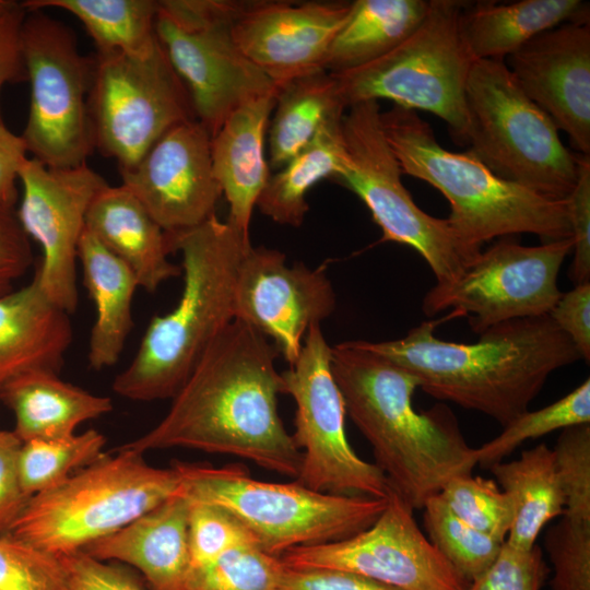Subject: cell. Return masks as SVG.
<instances>
[{
  "instance_id": "6da1fadb",
  "label": "cell",
  "mask_w": 590,
  "mask_h": 590,
  "mask_svg": "<svg viewBox=\"0 0 590 590\" xmlns=\"http://www.w3.org/2000/svg\"><path fill=\"white\" fill-rule=\"evenodd\" d=\"M268 338L234 319L211 343L151 430L120 449L189 448L231 455L297 479L302 451L278 410L283 393Z\"/></svg>"
},
{
  "instance_id": "7a4b0ae2",
  "label": "cell",
  "mask_w": 590,
  "mask_h": 590,
  "mask_svg": "<svg viewBox=\"0 0 590 590\" xmlns=\"http://www.w3.org/2000/svg\"><path fill=\"white\" fill-rule=\"evenodd\" d=\"M436 324L424 321L396 340L359 342L414 375L427 394L503 427L528 411L553 371L581 358L548 314L500 322L471 344L438 339Z\"/></svg>"
},
{
  "instance_id": "3957f363",
  "label": "cell",
  "mask_w": 590,
  "mask_h": 590,
  "mask_svg": "<svg viewBox=\"0 0 590 590\" xmlns=\"http://www.w3.org/2000/svg\"><path fill=\"white\" fill-rule=\"evenodd\" d=\"M331 368L345 411L373 448L376 465L413 509H423L453 477L472 474L476 448L442 405L413 406L417 378L365 349L359 340L331 347Z\"/></svg>"
},
{
  "instance_id": "277c9868",
  "label": "cell",
  "mask_w": 590,
  "mask_h": 590,
  "mask_svg": "<svg viewBox=\"0 0 590 590\" xmlns=\"http://www.w3.org/2000/svg\"><path fill=\"white\" fill-rule=\"evenodd\" d=\"M182 255L184 287L176 307L150 321L114 391L133 401L172 399L216 337L234 320L239 263L250 239L216 215L170 234Z\"/></svg>"
},
{
  "instance_id": "5b68a950",
  "label": "cell",
  "mask_w": 590,
  "mask_h": 590,
  "mask_svg": "<svg viewBox=\"0 0 590 590\" xmlns=\"http://www.w3.org/2000/svg\"><path fill=\"white\" fill-rule=\"evenodd\" d=\"M381 128L402 174L437 189L450 205L447 221L467 243L533 234L543 243L571 238L567 200L536 194L502 179L470 151L444 149L417 111L393 105Z\"/></svg>"
},
{
  "instance_id": "8992f818",
  "label": "cell",
  "mask_w": 590,
  "mask_h": 590,
  "mask_svg": "<svg viewBox=\"0 0 590 590\" xmlns=\"http://www.w3.org/2000/svg\"><path fill=\"white\" fill-rule=\"evenodd\" d=\"M30 498L10 535L52 555L82 551L181 489L178 471L117 448Z\"/></svg>"
},
{
  "instance_id": "52a82bcc",
  "label": "cell",
  "mask_w": 590,
  "mask_h": 590,
  "mask_svg": "<svg viewBox=\"0 0 590 590\" xmlns=\"http://www.w3.org/2000/svg\"><path fill=\"white\" fill-rule=\"evenodd\" d=\"M174 467L189 498L226 509L251 532L258 547L273 556L350 538L370 527L387 505V498L322 493L296 481H259L241 465Z\"/></svg>"
},
{
  "instance_id": "ba28073f",
  "label": "cell",
  "mask_w": 590,
  "mask_h": 590,
  "mask_svg": "<svg viewBox=\"0 0 590 590\" xmlns=\"http://www.w3.org/2000/svg\"><path fill=\"white\" fill-rule=\"evenodd\" d=\"M469 151L496 176L552 200L577 184L581 154L515 82L500 59L474 60L465 86Z\"/></svg>"
},
{
  "instance_id": "9c48e42d",
  "label": "cell",
  "mask_w": 590,
  "mask_h": 590,
  "mask_svg": "<svg viewBox=\"0 0 590 590\" xmlns=\"http://www.w3.org/2000/svg\"><path fill=\"white\" fill-rule=\"evenodd\" d=\"M465 1L429 0L417 28L378 59L332 73L344 105L389 99L432 113L447 123L452 140L468 143L465 86L474 59L460 32Z\"/></svg>"
},
{
  "instance_id": "30bf717a",
  "label": "cell",
  "mask_w": 590,
  "mask_h": 590,
  "mask_svg": "<svg viewBox=\"0 0 590 590\" xmlns=\"http://www.w3.org/2000/svg\"><path fill=\"white\" fill-rule=\"evenodd\" d=\"M243 1H157L155 34L213 137L240 106L276 93L272 81L239 49L233 24Z\"/></svg>"
},
{
  "instance_id": "8fae6325",
  "label": "cell",
  "mask_w": 590,
  "mask_h": 590,
  "mask_svg": "<svg viewBox=\"0 0 590 590\" xmlns=\"http://www.w3.org/2000/svg\"><path fill=\"white\" fill-rule=\"evenodd\" d=\"M342 119L350 164L338 181L368 208L381 228V241L412 247L427 262L437 283L455 281L477 258L481 247L463 240L447 219L424 212L402 182L376 101L351 105Z\"/></svg>"
},
{
  "instance_id": "7c38bea8",
  "label": "cell",
  "mask_w": 590,
  "mask_h": 590,
  "mask_svg": "<svg viewBox=\"0 0 590 590\" xmlns=\"http://www.w3.org/2000/svg\"><path fill=\"white\" fill-rule=\"evenodd\" d=\"M21 44L31 85L22 135L27 152L51 168L84 164L95 148L88 111L93 59L80 54L69 27L42 10L26 12Z\"/></svg>"
},
{
  "instance_id": "4fadbf2b",
  "label": "cell",
  "mask_w": 590,
  "mask_h": 590,
  "mask_svg": "<svg viewBox=\"0 0 590 590\" xmlns=\"http://www.w3.org/2000/svg\"><path fill=\"white\" fill-rule=\"evenodd\" d=\"M88 111L95 148L114 157L119 169L133 167L175 126L197 119L160 43L145 56L97 52Z\"/></svg>"
},
{
  "instance_id": "5bb4252c",
  "label": "cell",
  "mask_w": 590,
  "mask_h": 590,
  "mask_svg": "<svg viewBox=\"0 0 590 590\" xmlns=\"http://www.w3.org/2000/svg\"><path fill=\"white\" fill-rule=\"evenodd\" d=\"M296 404L292 438L302 452L299 484L322 493L388 498L392 487L375 464L357 456L345 433V404L320 323L309 327L298 358L281 374Z\"/></svg>"
},
{
  "instance_id": "9a60e30c",
  "label": "cell",
  "mask_w": 590,
  "mask_h": 590,
  "mask_svg": "<svg viewBox=\"0 0 590 590\" xmlns=\"http://www.w3.org/2000/svg\"><path fill=\"white\" fill-rule=\"evenodd\" d=\"M573 238L523 246L512 236L498 238L455 281L425 295L426 316L450 310L482 333L500 322L547 315L560 296L557 280L573 252Z\"/></svg>"
},
{
  "instance_id": "2e32d148",
  "label": "cell",
  "mask_w": 590,
  "mask_h": 590,
  "mask_svg": "<svg viewBox=\"0 0 590 590\" xmlns=\"http://www.w3.org/2000/svg\"><path fill=\"white\" fill-rule=\"evenodd\" d=\"M290 569H334L402 590H469L418 528L413 509L392 489L367 529L344 540L293 547L280 556Z\"/></svg>"
},
{
  "instance_id": "e0dca14e",
  "label": "cell",
  "mask_w": 590,
  "mask_h": 590,
  "mask_svg": "<svg viewBox=\"0 0 590 590\" xmlns=\"http://www.w3.org/2000/svg\"><path fill=\"white\" fill-rule=\"evenodd\" d=\"M23 196L16 216L42 247L35 276L47 297L69 315L79 302L76 261L87 210L108 184L86 165L51 168L26 157L20 168Z\"/></svg>"
},
{
  "instance_id": "ac0fdd59",
  "label": "cell",
  "mask_w": 590,
  "mask_h": 590,
  "mask_svg": "<svg viewBox=\"0 0 590 590\" xmlns=\"http://www.w3.org/2000/svg\"><path fill=\"white\" fill-rule=\"evenodd\" d=\"M335 308V294L323 268L286 264L278 249L250 246L239 263L234 319L255 328L290 365L298 358L310 326Z\"/></svg>"
},
{
  "instance_id": "d6986e66",
  "label": "cell",
  "mask_w": 590,
  "mask_h": 590,
  "mask_svg": "<svg viewBox=\"0 0 590 590\" xmlns=\"http://www.w3.org/2000/svg\"><path fill=\"white\" fill-rule=\"evenodd\" d=\"M119 170L121 185L166 233L192 229L216 215L223 193L213 173L211 135L197 119L175 126L133 167Z\"/></svg>"
},
{
  "instance_id": "ffe728a7",
  "label": "cell",
  "mask_w": 590,
  "mask_h": 590,
  "mask_svg": "<svg viewBox=\"0 0 590 590\" xmlns=\"http://www.w3.org/2000/svg\"><path fill=\"white\" fill-rule=\"evenodd\" d=\"M350 9L347 1H243L233 36L279 88L326 70L330 45Z\"/></svg>"
},
{
  "instance_id": "44dd1931",
  "label": "cell",
  "mask_w": 590,
  "mask_h": 590,
  "mask_svg": "<svg viewBox=\"0 0 590 590\" xmlns=\"http://www.w3.org/2000/svg\"><path fill=\"white\" fill-rule=\"evenodd\" d=\"M508 58L519 88L590 155V22L544 31Z\"/></svg>"
},
{
  "instance_id": "7402d4cb",
  "label": "cell",
  "mask_w": 590,
  "mask_h": 590,
  "mask_svg": "<svg viewBox=\"0 0 590 590\" xmlns=\"http://www.w3.org/2000/svg\"><path fill=\"white\" fill-rule=\"evenodd\" d=\"M188 510L189 498L181 487L152 510L82 551L103 562L133 566L149 590H182L190 571Z\"/></svg>"
},
{
  "instance_id": "603a6c76",
  "label": "cell",
  "mask_w": 590,
  "mask_h": 590,
  "mask_svg": "<svg viewBox=\"0 0 590 590\" xmlns=\"http://www.w3.org/2000/svg\"><path fill=\"white\" fill-rule=\"evenodd\" d=\"M276 93L240 106L211 137L213 173L229 204L227 222L247 239L253 209L271 175L264 137Z\"/></svg>"
},
{
  "instance_id": "cb8c5ba5",
  "label": "cell",
  "mask_w": 590,
  "mask_h": 590,
  "mask_svg": "<svg viewBox=\"0 0 590 590\" xmlns=\"http://www.w3.org/2000/svg\"><path fill=\"white\" fill-rule=\"evenodd\" d=\"M85 229L125 262L139 287L154 293L158 286L181 275V267L170 262L175 252L172 236L149 214L125 186H106L93 199Z\"/></svg>"
},
{
  "instance_id": "d4e9b609",
  "label": "cell",
  "mask_w": 590,
  "mask_h": 590,
  "mask_svg": "<svg viewBox=\"0 0 590 590\" xmlns=\"http://www.w3.org/2000/svg\"><path fill=\"white\" fill-rule=\"evenodd\" d=\"M72 339L69 314L47 297L35 275L0 294V388L28 371L58 374Z\"/></svg>"
},
{
  "instance_id": "484cf974",
  "label": "cell",
  "mask_w": 590,
  "mask_h": 590,
  "mask_svg": "<svg viewBox=\"0 0 590 590\" xmlns=\"http://www.w3.org/2000/svg\"><path fill=\"white\" fill-rule=\"evenodd\" d=\"M569 22H590V4L582 0H521L467 2L460 32L474 60L509 57L544 31Z\"/></svg>"
},
{
  "instance_id": "4316f807",
  "label": "cell",
  "mask_w": 590,
  "mask_h": 590,
  "mask_svg": "<svg viewBox=\"0 0 590 590\" xmlns=\"http://www.w3.org/2000/svg\"><path fill=\"white\" fill-rule=\"evenodd\" d=\"M0 398L14 414L13 432L22 442L72 436L80 424L113 410L110 398L91 393L47 370L12 378L0 388Z\"/></svg>"
},
{
  "instance_id": "83f0119b",
  "label": "cell",
  "mask_w": 590,
  "mask_h": 590,
  "mask_svg": "<svg viewBox=\"0 0 590 590\" xmlns=\"http://www.w3.org/2000/svg\"><path fill=\"white\" fill-rule=\"evenodd\" d=\"M84 286L94 303L87 359L91 368L114 366L132 330V299L139 287L129 267L84 229L78 249Z\"/></svg>"
},
{
  "instance_id": "f1b7e54d",
  "label": "cell",
  "mask_w": 590,
  "mask_h": 590,
  "mask_svg": "<svg viewBox=\"0 0 590 590\" xmlns=\"http://www.w3.org/2000/svg\"><path fill=\"white\" fill-rule=\"evenodd\" d=\"M330 118L282 168L271 174L260 193L259 210L275 223L300 226L308 212L307 192L320 180L338 179L350 164L342 119Z\"/></svg>"
},
{
  "instance_id": "f546056e",
  "label": "cell",
  "mask_w": 590,
  "mask_h": 590,
  "mask_svg": "<svg viewBox=\"0 0 590 590\" xmlns=\"http://www.w3.org/2000/svg\"><path fill=\"white\" fill-rule=\"evenodd\" d=\"M429 0H355L335 34L326 61L331 73L349 71L386 55L422 23Z\"/></svg>"
},
{
  "instance_id": "4dcf8cb0",
  "label": "cell",
  "mask_w": 590,
  "mask_h": 590,
  "mask_svg": "<svg viewBox=\"0 0 590 590\" xmlns=\"http://www.w3.org/2000/svg\"><path fill=\"white\" fill-rule=\"evenodd\" d=\"M488 469L514 504V519L505 541L531 548L544 526L562 516L565 508L553 449L540 444L523 450L518 459Z\"/></svg>"
},
{
  "instance_id": "1f68e13d",
  "label": "cell",
  "mask_w": 590,
  "mask_h": 590,
  "mask_svg": "<svg viewBox=\"0 0 590 590\" xmlns=\"http://www.w3.org/2000/svg\"><path fill=\"white\" fill-rule=\"evenodd\" d=\"M334 75L315 72L278 88L269 129V167L282 168L330 118L344 114Z\"/></svg>"
},
{
  "instance_id": "d6a6232c",
  "label": "cell",
  "mask_w": 590,
  "mask_h": 590,
  "mask_svg": "<svg viewBox=\"0 0 590 590\" xmlns=\"http://www.w3.org/2000/svg\"><path fill=\"white\" fill-rule=\"evenodd\" d=\"M27 10L58 8L74 15L93 38L97 52L145 56L158 45L157 1L152 0H28Z\"/></svg>"
},
{
  "instance_id": "836d02e7",
  "label": "cell",
  "mask_w": 590,
  "mask_h": 590,
  "mask_svg": "<svg viewBox=\"0 0 590 590\" xmlns=\"http://www.w3.org/2000/svg\"><path fill=\"white\" fill-rule=\"evenodd\" d=\"M106 439L95 429L55 439L23 441L17 467L22 488L31 498L93 463L103 453Z\"/></svg>"
},
{
  "instance_id": "e575fe53",
  "label": "cell",
  "mask_w": 590,
  "mask_h": 590,
  "mask_svg": "<svg viewBox=\"0 0 590 590\" xmlns=\"http://www.w3.org/2000/svg\"><path fill=\"white\" fill-rule=\"evenodd\" d=\"M428 540L469 583L494 562L504 542L458 518L437 494L423 507Z\"/></svg>"
},
{
  "instance_id": "d590c367",
  "label": "cell",
  "mask_w": 590,
  "mask_h": 590,
  "mask_svg": "<svg viewBox=\"0 0 590 590\" xmlns=\"http://www.w3.org/2000/svg\"><path fill=\"white\" fill-rule=\"evenodd\" d=\"M590 423V379L565 397L536 411H526L504 426L502 433L476 448L484 468L504 461L517 447L556 429Z\"/></svg>"
},
{
  "instance_id": "8d00e7d4",
  "label": "cell",
  "mask_w": 590,
  "mask_h": 590,
  "mask_svg": "<svg viewBox=\"0 0 590 590\" xmlns=\"http://www.w3.org/2000/svg\"><path fill=\"white\" fill-rule=\"evenodd\" d=\"M285 575L279 556L246 544L191 568L182 590H288Z\"/></svg>"
},
{
  "instance_id": "74e56055",
  "label": "cell",
  "mask_w": 590,
  "mask_h": 590,
  "mask_svg": "<svg viewBox=\"0 0 590 590\" xmlns=\"http://www.w3.org/2000/svg\"><path fill=\"white\" fill-rule=\"evenodd\" d=\"M438 495L465 523L505 542L514 519V504L495 481L460 475L450 480Z\"/></svg>"
},
{
  "instance_id": "f35d334b",
  "label": "cell",
  "mask_w": 590,
  "mask_h": 590,
  "mask_svg": "<svg viewBox=\"0 0 590 590\" xmlns=\"http://www.w3.org/2000/svg\"><path fill=\"white\" fill-rule=\"evenodd\" d=\"M246 544L257 545L251 532L234 515L216 505L189 498L190 569Z\"/></svg>"
},
{
  "instance_id": "ab89813d",
  "label": "cell",
  "mask_w": 590,
  "mask_h": 590,
  "mask_svg": "<svg viewBox=\"0 0 590 590\" xmlns=\"http://www.w3.org/2000/svg\"><path fill=\"white\" fill-rule=\"evenodd\" d=\"M553 451L565 497L563 516L590 522V425L562 429Z\"/></svg>"
},
{
  "instance_id": "60d3db41",
  "label": "cell",
  "mask_w": 590,
  "mask_h": 590,
  "mask_svg": "<svg viewBox=\"0 0 590 590\" xmlns=\"http://www.w3.org/2000/svg\"><path fill=\"white\" fill-rule=\"evenodd\" d=\"M0 590H66L60 556L0 535Z\"/></svg>"
},
{
  "instance_id": "b9f144b4",
  "label": "cell",
  "mask_w": 590,
  "mask_h": 590,
  "mask_svg": "<svg viewBox=\"0 0 590 590\" xmlns=\"http://www.w3.org/2000/svg\"><path fill=\"white\" fill-rule=\"evenodd\" d=\"M552 590H590V522L563 516L545 534Z\"/></svg>"
},
{
  "instance_id": "7bdbcfd3",
  "label": "cell",
  "mask_w": 590,
  "mask_h": 590,
  "mask_svg": "<svg viewBox=\"0 0 590 590\" xmlns=\"http://www.w3.org/2000/svg\"><path fill=\"white\" fill-rule=\"evenodd\" d=\"M548 573L540 546L520 548L505 541L494 562L470 583L469 590H540Z\"/></svg>"
},
{
  "instance_id": "ee69618b",
  "label": "cell",
  "mask_w": 590,
  "mask_h": 590,
  "mask_svg": "<svg viewBox=\"0 0 590 590\" xmlns=\"http://www.w3.org/2000/svg\"><path fill=\"white\" fill-rule=\"evenodd\" d=\"M66 590H149L129 569L96 559L84 551L61 555Z\"/></svg>"
},
{
  "instance_id": "f6af8a7d",
  "label": "cell",
  "mask_w": 590,
  "mask_h": 590,
  "mask_svg": "<svg viewBox=\"0 0 590 590\" xmlns=\"http://www.w3.org/2000/svg\"><path fill=\"white\" fill-rule=\"evenodd\" d=\"M566 200L574 243L570 278L578 285L590 280V155H581L577 184Z\"/></svg>"
},
{
  "instance_id": "bcb514c9",
  "label": "cell",
  "mask_w": 590,
  "mask_h": 590,
  "mask_svg": "<svg viewBox=\"0 0 590 590\" xmlns=\"http://www.w3.org/2000/svg\"><path fill=\"white\" fill-rule=\"evenodd\" d=\"M21 445L14 432L0 430V535L10 533L30 500L19 475Z\"/></svg>"
},
{
  "instance_id": "7dc6e473",
  "label": "cell",
  "mask_w": 590,
  "mask_h": 590,
  "mask_svg": "<svg viewBox=\"0 0 590 590\" xmlns=\"http://www.w3.org/2000/svg\"><path fill=\"white\" fill-rule=\"evenodd\" d=\"M33 262L30 239L13 208L0 203V294L12 291Z\"/></svg>"
},
{
  "instance_id": "c3c4849f",
  "label": "cell",
  "mask_w": 590,
  "mask_h": 590,
  "mask_svg": "<svg viewBox=\"0 0 590 590\" xmlns=\"http://www.w3.org/2000/svg\"><path fill=\"white\" fill-rule=\"evenodd\" d=\"M556 326L571 340L581 358L590 359V283L575 285L560 294L548 312Z\"/></svg>"
},
{
  "instance_id": "681fc988",
  "label": "cell",
  "mask_w": 590,
  "mask_h": 590,
  "mask_svg": "<svg viewBox=\"0 0 590 590\" xmlns=\"http://www.w3.org/2000/svg\"><path fill=\"white\" fill-rule=\"evenodd\" d=\"M26 12L22 2L16 1L0 10V90L8 82L27 80L21 44Z\"/></svg>"
},
{
  "instance_id": "f907efd6",
  "label": "cell",
  "mask_w": 590,
  "mask_h": 590,
  "mask_svg": "<svg viewBox=\"0 0 590 590\" xmlns=\"http://www.w3.org/2000/svg\"><path fill=\"white\" fill-rule=\"evenodd\" d=\"M288 590H402L378 580L334 569L286 568Z\"/></svg>"
},
{
  "instance_id": "816d5d0a",
  "label": "cell",
  "mask_w": 590,
  "mask_h": 590,
  "mask_svg": "<svg viewBox=\"0 0 590 590\" xmlns=\"http://www.w3.org/2000/svg\"><path fill=\"white\" fill-rule=\"evenodd\" d=\"M26 153L22 135L11 132L0 119V203L10 208L17 199L16 180Z\"/></svg>"
},
{
  "instance_id": "f5cc1de1",
  "label": "cell",
  "mask_w": 590,
  "mask_h": 590,
  "mask_svg": "<svg viewBox=\"0 0 590 590\" xmlns=\"http://www.w3.org/2000/svg\"><path fill=\"white\" fill-rule=\"evenodd\" d=\"M10 0H0V10L5 8L9 4Z\"/></svg>"
}]
</instances>
